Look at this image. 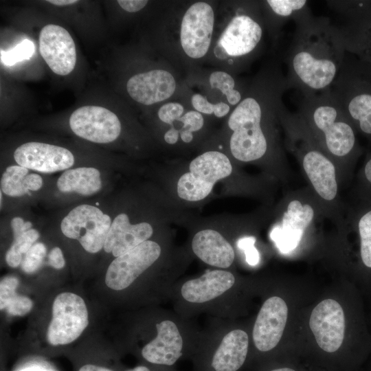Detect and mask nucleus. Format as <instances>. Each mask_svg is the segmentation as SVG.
<instances>
[{"instance_id": "4", "label": "nucleus", "mask_w": 371, "mask_h": 371, "mask_svg": "<svg viewBox=\"0 0 371 371\" xmlns=\"http://www.w3.org/2000/svg\"><path fill=\"white\" fill-rule=\"evenodd\" d=\"M88 324V311L83 299L73 293H60L54 300L47 341L52 346L70 344L80 337Z\"/></svg>"}, {"instance_id": "39", "label": "nucleus", "mask_w": 371, "mask_h": 371, "mask_svg": "<svg viewBox=\"0 0 371 371\" xmlns=\"http://www.w3.org/2000/svg\"><path fill=\"white\" fill-rule=\"evenodd\" d=\"M11 227L12 229L14 239L23 234L27 231L30 230L32 227V223L25 221L22 218L16 216L12 219Z\"/></svg>"}, {"instance_id": "47", "label": "nucleus", "mask_w": 371, "mask_h": 371, "mask_svg": "<svg viewBox=\"0 0 371 371\" xmlns=\"http://www.w3.org/2000/svg\"><path fill=\"white\" fill-rule=\"evenodd\" d=\"M363 171L366 180L371 184V157L366 163Z\"/></svg>"}, {"instance_id": "18", "label": "nucleus", "mask_w": 371, "mask_h": 371, "mask_svg": "<svg viewBox=\"0 0 371 371\" xmlns=\"http://www.w3.org/2000/svg\"><path fill=\"white\" fill-rule=\"evenodd\" d=\"M153 233L149 223L142 222L133 225L126 214H119L112 221L104 249L118 257L148 240Z\"/></svg>"}, {"instance_id": "3", "label": "nucleus", "mask_w": 371, "mask_h": 371, "mask_svg": "<svg viewBox=\"0 0 371 371\" xmlns=\"http://www.w3.org/2000/svg\"><path fill=\"white\" fill-rule=\"evenodd\" d=\"M111 223V217L98 207L81 204L63 218L60 229L66 237L77 240L85 251L95 254L104 248Z\"/></svg>"}, {"instance_id": "26", "label": "nucleus", "mask_w": 371, "mask_h": 371, "mask_svg": "<svg viewBox=\"0 0 371 371\" xmlns=\"http://www.w3.org/2000/svg\"><path fill=\"white\" fill-rule=\"evenodd\" d=\"M40 236L39 232L30 229L21 236L14 239V242L5 255V260L10 267H17L21 264L25 256Z\"/></svg>"}, {"instance_id": "16", "label": "nucleus", "mask_w": 371, "mask_h": 371, "mask_svg": "<svg viewBox=\"0 0 371 371\" xmlns=\"http://www.w3.org/2000/svg\"><path fill=\"white\" fill-rule=\"evenodd\" d=\"M157 335L142 349V357L151 364L171 366L182 356L183 339L176 324L165 320L156 324Z\"/></svg>"}, {"instance_id": "25", "label": "nucleus", "mask_w": 371, "mask_h": 371, "mask_svg": "<svg viewBox=\"0 0 371 371\" xmlns=\"http://www.w3.org/2000/svg\"><path fill=\"white\" fill-rule=\"evenodd\" d=\"M29 169L19 165L8 166L1 178V191L10 196H21L29 192L25 178Z\"/></svg>"}, {"instance_id": "50", "label": "nucleus", "mask_w": 371, "mask_h": 371, "mask_svg": "<svg viewBox=\"0 0 371 371\" xmlns=\"http://www.w3.org/2000/svg\"><path fill=\"white\" fill-rule=\"evenodd\" d=\"M126 371H152V370L146 366H137L132 369H129Z\"/></svg>"}, {"instance_id": "51", "label": "nucleus", "mask_w": 371, "mask_h": 371, "mask_svg": "<svg viewBox=\"0 0 371 371\" xmlns=\"http://www.w3.org/2000/svg\"><path fill=\"white\" fill-rule=\"evenodd\" d=\"M271 371H295V370L290 368H280L273 369Z\"/></svg>"}, {"instance_id": "27", "label": "nucleus", "mask_w": 371, "mask_h": 371, "mask_svg": "<svg viewBox=\"0 0 371 371\" xmlns=\"http://www.w3.org/2000/svg\"><path fill=\"white\" fill-rule=\"evenodd\" d=\"M361 14L355 44L363 60L371 64V6L361 9Z\"/></svg>"}, {"instance_id": "36", "label": "nucleus", "mask_w": 371, "mask_h": 371, "mask_svg": "<svg viewBox=\"0 0 371 371\" xmlns=\"http://www.w3.org/2000/svg\"><path fill=\"white\" fill-rule=\"evenodd\" d=\"M255 242L254 237L248 236L240 238L237 243L238 248L245 252L247 262L251 266L256 265L260 260L259 253L254 247Z\"/></svg>"}, {"instance_id": "17", "label": "nucleus", "mask_w": 371, "mask_h": 371, "mask_svg": "<svg viewBox=\"0 0 371 371\" xmlns=\"http://www.w3.org/2000/svg\"><path fill=\"white\" fill-rule=\"evenodd\" d=\"M262 28L247 15H237L228 23L217 45L230 56H240L251 52L262 37Z\"/></svg>"}, {"instance_id": "2", "label": "nucleus", "mask_w": 371, "mask_h": 371, "mask_svg": "<svg viewBox=\"0 0 371 371\" xmlns=\"http://www.w3.org/2000/svg\"><path fill=\"white\" fill-rule=\"evenodd\" d=\"M232 166L228 157L218 151H208L198 156L190 164V172L177 183L180 198L190 201L203 199L218 180L230 175Z\"/></svg>"}, {"instance_id": "30", "label": "nucleus", "mask_w": 371, "mask_h": 371, "mask_svg": "<svg viewBox=\"0 0 371 371\" xmlns=\"http://www.w3.org/2000/svg\"><path fill=\"white\" fill-rule=\"evenodd\" d=\"M46 254V247L43 243H34L23 257L21 264L22 270L27 273L36 271L41 266Z\"/></svg>"}, {"instance_id": "24", "label": "nucleus", "mask_w": 371, "mask_h": 371, "mask_svg": "<svg viewBox=\"0 0 371 371\" xmlns=\"http://www.w3.org/2000/svg\"><path fill=\"white\" fill-rule=\"evenodd\" d=\"M58 189L64 193H77L91 196L102 188L101 173L93 167L69 168L57 180Z\"/></svg>"}, {"instance_id": "8", "label": "nucleus", "mask_w": 371, "mask_h": 371, "mask_svg": "<svg viewBox=\"0 0 371 371\" xmlns=\"http://www.w3.org/2000/svg\"><path fill=\"white\" fill-rule=\"evenodd\" d=\"M40 54L56 74L67 76L74 69L76 50L69 32L58 25H45L39 34Z\"/></svg>"}, {"instance_id": "33", "label": "nucleus", "mask_w": 371, "mask_h": 371, "mask_svg": "<svg viewBox=\"0 0 371 371\" xmlns=\"http://www.w3.org/2000/svg\"><path fill=\"white\" fill-rule=\"evenodd\" d=\"M267 3L276 14L282 16H287L294 11L302 9L305 5L306 1L269 0Z\"/></svg>"}, {"instance_id": "41", "label": "nucleus", "mask_w": 371, "mask_h": 371, "mask_svg": "<svg viewBox=\"0 0 371 371\" xmlns=\"http://www.w3.org/2000/svg\"><path fill=\"white\" fill-rule=\"evenodd\" d=\"M120 6L126 12H136L142 10L148 3L145 0H119Z\"/></svg>"}, {"instance_id": "48", "label": "nucleus", "mask_w": 371, "mask_h": 371, "mask_svg": "<svg viewBox=\"0 0 371 371\" xmlns=\"http://www.w3.org/2000/svg\"><path fill=\"white\" fill-rule=\"evenodd\" d=\"M181 139L186 143L190 142L193 139L192 133L188 130H183L180 132Z\"/></svg>"}, {"instance_id": "32", "label": "nucleus", "mask_w": 371, "mask_h": 371, "mask_svg": "<svg viewBox=\"0 0 371 371\" xmlns=\"http://www.w3.org/2000/svg\"><path fill=\"white\" fill-rule=\"evenodd\" d=\"M19 280L14 276H6L0 282V309H5L10 302L17 293Z\"/></svg>"}, {"instance_id": "14", "label": "nucleus", "mask_w": 371, "mask_h": 371, "mask_svg": "<svg viewBox=\"0 0 371 371\" xmlns=\"http://www.w3.org/2000/svg\"><path fill=\"white\" fill-rule=\"evenodd\" d=\"M313 118L315 126L322 131L328 150L335 156L344 157L355 146L353 128L348 123L337 121V111L330 105H321L314 111Z\"/></svg>"}, {"instance_id": "45", "label": "nucleus", "mask_w": 371, "mask_h": 371, "mask_svg": "<svg viewBox=\"0 0 371 371\" xmlns=\"http://www.w3.org/2000/svg\"><path fill=\"white\" fill-rule=\"evenodd\" d=\"M78 371H113L112 369L95 365L92 363H87L82 366Z\"/></svg>"}, {"instance_id": "7", "label": "nucleus", "mask_w": 371, "mask_h": 371, "mask_svg": "<svg viewBox=\"0 0 371 371\" xmlns=\"http://www.w3.org/2000/svg\"><path fill=\"white\" fill-rule=\"evenodd\" d=\"M214 16L205 2L192 4L183 15L180 31L181 45L190 58H199L207 52L212 36Z\"/></svg>"}, {"instance_id": "21", "label": "nucleus", "mask_w": 371, "mask_h": 371, "mask_svg": "<svg viewBox=\"0 0 371 371\" xmlns=\"http://www.w3.org/2000/svg\"><path fill=\"white\" fill-rule=\"evenodd\" d=\"M195 255L214 267L227 268L234 260V251L228 241L218 232L203 229L197 232L192 241Z\"/></svg>"}, {"instance_id": "20", "label": "nucleus", "mask_w": 371, "mask_h": 371, "mask_svg": "<svg viewBox=\"0 0 371 371\" xmlns=\"http://www.w3.org/2000/svg\"><path fill=\"white\" fill-rule=\"evenodd\" d=\"M234 282V276L229 271H209L198 278L186 282L181 287V295L188 302L203 303L222 295Z\"/></svg>"}, {"instance_id": "38", "label": "nucleus", "mask_w": 371, "mask_h": 371, "mask_svg": "<svg viewBox=\"0 0 371 371\" xmlns=\"http://www.w3.org/2000/svg\"><path fill=\"white\" fill-rule=\"evenodd\" d=\"M193 107L199 113L205 114L214 113L215 104L210 102L201 94H194L191 99Z\"/></svg>"}, {"instance_id": "6", "label": "nucleus", "mask_w": 371, "mask_h": 371, "mask_svg": "<svg viewBox=\"0 0 371 371\" xmlns=\"http://www.w3.org/2000/svg\"><path fill=\"white\" fill-rule=\"evenodd\" d=\"M160 254L161 247L159 244L146 240L116 257L106 270V286L115 291L127 288L159 258Z\"/></svg>"}, {"instance_id": "37", "label": "nucleus", "mask_w": 371, "mask_h": 371, "mask_svg": "<svg viewBox=\"0 0 371 371\" xmlns=\"http://www.w3.org/2000/svg\"><path fill=\"white\" fill-rule=\"evenodd\" d=\"M177 121L183 122V130H188L192 133L200 130L203 126V116L198 111H188Z\"/></svg>"}, {"instance_id": "9", "label": "nucleus", "mask_w": 371, "mask_h": 371, "mask_svg": "<svg viewBox=\"0 0 371 371\" xmlns=\"http://www.w3.org/2000/svg\"><path fill=\"white\" fill-rule=\"evenodd\" d=\"M309 326L317 344L324 351L334 352L342 345L346 328L345 315L337 301L326 299L319 302L311 313Z\"/></svg>"}, {"instance_id": "40", "label": "nucleus", "mask_w": 371, "mask_h": 371, "mask_svg": "<svg viewBox=\"0 0 371 371\" xmlns=\"http://www.w3.org/2000/svg\"><path fill=\"white\" fill-rule=\"evenodd\" d=\"M48 264L56 269H60L65 267V260L62 250L58 247H54L48 254Z\"/></svg>"}, {"instance_id": "10", "label": "nucleus", "mask_w": 371, "mask_h": 371, "mask_svg": "<svg viewBox=\"0 0 371 371\" xmlns=\"http://www.w3.org/2000/svg\"><path fill=\"white\" fill-rule=\"evenodd\" d=\"M18 165L44 173L69 169L75 159L68 149L49 144L30 142L18 146L14 152Z\"/></svg>"}, {"instance_id": "11", "label": "nucleus", "mask_w": 371, "mask_h": 371, "mask_svg": "<svg viewBox=\"0 0 371 371\" xmlns=\"http://www.w3.org/2000/svg\"><path fill=\"white\" fill-rule=\"evenodd\" d=\"M288 307L281 297L273 296L262 306L253 329L256 348L261 352L274 348L280 341L286 326Z\"/></svg>"}, {"instance_id": "13", "label": "nucleus", "mask_w": 371, "mask_h": 371, "mask_svg": "<svg viewBox=\"0 0 371 371\" xmlns=\"http://www.w3.org/2000/svg\"><path fill=\"white\" fill-rule=\"evenodd\" d=\"M353 74L347 111L359 130L371 136V64L363 60Z\"/></svg>"}, {"instance_id": "28", "label": "nucleus", "mask_w": 371, "mask_h": 371, "mask_svg": "<svg viewBox=\"0 0 371 371\" xmlns=\"http://www.w3.org/2000/svg\"><path fill=\"white\" fill-rule=\"evenodd\" d=\"M357 229L361 263L367 269H371V210L360 217Z\"/></svg>"}, {"instance_id": "1", "label": "nucleus", "mask_w": 371, "mask_h": 371, "mask_svg": "<svg viewBox=\"0 0 371 371\" xmlns=\"http://www.w3.org/2000/svg\"><path fill=\"white\" fill-rule=\"evenodd\" d=\"M261 116L260 106L253 98L244 99L229 116L228 126L233 131L230 150L236 159L251 161L266 153L267 144L260 127Z\"/></svg>"}, {"instance_id": "31", "label": "nucleus", "mask_w": 371, "mask_h": 371, "mask_svg": "<svg viewBox=\"0 0 371 371\" xmlns=\"http://www.w3.org/2000/svg\"><path fill=\"white\" fill-rule=\"evenodd\" d=\"M34 46L29 40H23L14 48L1 53V61L7 65H12L25 59H29L34 53Z\"/></svg>"}, {"instance_id": "35", "label": "nucleus", "mask_w": 371, "mask_h": 371, "mask_svg": "<svg viewBox=\"0 0 371 371\" xmlns=\"http://www.w3.org/2000/svg\"><path fill=\"white\" fill-rule=\"evenodd\" d=\"M183 112V106L177 102H170L164 104L158 111V117L164 122L172 124L178 120Z\"/></svg>"}, {"instance_id": "44", "label": "nucleus", "mask_w": 371, "mask_h": 371, "mask_svg": "<svg viewBox=\"0 0 371 371\" xmlns=\"http://www.w3.org/2000/svg\"><path fill=\"white\" fill-rule=\"evenodd\" d=\"M179 133V131L178 130L175 129L174 127H172L165 133V141L170 144H175L178 140Z\"/></svg>"}, {"instance_id": "42", "label": "nucleus", "mask_w": 371, "mask_h": 371, "mask_svg": "<svg viewBox=\"0 0 371 371\" xmlns=\"http://www.w3.org/2000/svg\"><path fill=\"white\" fill-rule=\"evenodd\" d=\"M25 185L29 192L37 191L43 186V179L38 174L29 173L25 178Z\"/></svg>"}, {"instance_id": "22", "label": "nucleus", "mask_w": 371, "mask_h": 371, "mask_svg": "<svg viewBox=\"0 0 371 371\" xmlns=\"http://www.w3.org/2000/svg\"><path fill=\"white\" fill-rule=\"evenodd\" d=\"M248 346V335L244 330L236 329L227 333L212 357V371L240 370L247 359Z\"/></svg>"}, {"instance_id": "19", "label": "nucleus", "mask_w": 371, "mask_h": 371, "mask_svg": "<svg viewBox=\"0 0 371 371\" xmlns=\"http://www.w3.org/2000/svg\"><path fill=\"white\" fill-rule=\"evenodd\" d=\"M293 67L301 81L313 89H322L329 85L337 71L335 63L332 60L316 57L305 50L294 56Z\"/></svg>"}, {"instance_id": "29", "label": "nucleus", "mask_w": 371, "mask_h": 371, "mask_svg": "<svg viewBox=\"0 0 371 371\" xmlns=\"http://www.w3.org/2000/svg\"><path fill=\"white\" fill-rule=\"evenodd\" d=\"M212 88L219 89L227 97L229 104L234 105L240 100L241 95L238 91L234 89L235 82L233 78L224 71H214L210 76Z\"/></svg>"}, {"instance_id": "34", "label": "nucleus", "mask_w": 371, "mask_h": 371, "mask_svg": "<svg viewBox=\"0 0 371 371\" xmlns=\"http://www.w3.org/2000/svg\"><path fill=\"white\" fill-rule=\"evenodd\" d=\"M32 306L33 303L29 297L17 294L10 302L5 310L9 315L23 316L31 311Z\"/></svg>"}, {"instance_id": "46", "label": "nucleus", "mask_w": 371, "mask_h": 371, "mask_svg": "<svg viewBox=\"0 0 371 371\" xmlns=\"http://www.w3.org/2000/svg\"><path fill=\"white\" fill-rule=\"evenodd\" d=\"M47 2L55 5L65 6L73 5L79 1L76 0H48Z\"/></svg>"}, {"instance_id": "49", "label": "nucleus", "mask_w": 371, "mask_h": 371, "mask_svg": "<svg viewBox=\"0 0 371 371\" xmlns=\"http://www.w3.org/2000/svg\"><path fill=\"white\" fill-rule=\"evenodd\" d=\"M19 371H54V370L47 369L46 368H44L40 366L33 365V366L23 368L19 370Z\"/></svg>"}, {"instance_id": "52", "label": "nucleus", "mask_w": 371, "mask_h": 371, "mask_svg": "<svg viewBox=\"0 0 371 371\" xmlns=\"http://www.w3.org/2000/svg\"><path fill=\"white\" fill-rule=\"evenodd\" d=\"M0 198H1L0 203H1V207H2V192L1 191L0 192Z\"/></svg>"}, {"instance_id": "15", "label": "nucleus", "mask_w": 371, "mask_h": 371, "mask_svg": "<svg viewBox=\"0 0 371 371\" xmlns=\"http://www.w3.org/2000/svg\"><path fill=\"white\" fill-rule=\"evenodd\" d=\"M176 83L168 71L154 69L129 78L127 92L132 99L144 105H151L169 98L175 92Z\"/></svg>"}, {"instance_id": "12", "label": "nucleus", "mask_w": 371, "mask_h": 371, "mask_svg": "<svg viewBox=\"0 0 371 371\" xmlns=\"http://www.w3.org/2000/svg\"><path fill=\"white\" fill-rule=\"evenodd\" d=\"M313 216V209L308 204L297 200L289 203L281 223L274 227L270 234L282 253L290 252L297 247Z\"/></svg>"}, {"instance_id": "23", "label": "nucleus", "mask_w": 371, "mask_h": 371, "mask_svg": "<svg viewBox=\"0 0 371 371\" xmlns=\"http://www.w3.org/2000/svg\"><path fill=\"white\" fill-rule=\"evenodd\" d=\"M303 168L317 193L331 201L336 196L337 184L333 164L321 153L312 150L303 159Z\"/></svg>"}, {"instance_id": "5", "label": "nucleus", "mask_w": 371, "mask_h": 371, "mask_svg": "<svg viewBox=\"0 0 371 371\" xmlns=\"http://www.w3.org/2000/svg\"><path fill=\"white\" fill-rule=\"evenodd\" d=\"M70 128L77 136L97 144L115 141L121 133L118 117L109 109L87 105L78 108L70 115Z\"/></svg>"}, {"instance_id": "43", "label": "nucleus", "mask_w": 371, "mask_h": 371, "mask_svg": "<svg viewBox=\"0 0 371 371\" xmlns=\"http://www.w3.org/2000/svg\"><path fill=\"white\" fill-rule=\"evenodd\" d=\"M229 111V106L223 102L215 104L214 114L218 117L226 115Z\"/></svg>"}]
</instances>
